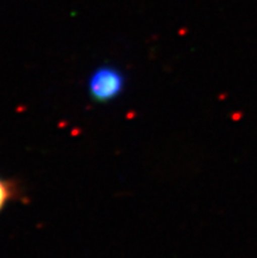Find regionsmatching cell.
Segmentation results:
<instances>
[{
	"instance_id": "obj_1",
	"label": "cell",
	"mask_w": 257,
	"mask_h": 258,
	"mask_svg": "<svg viewBox=\"0 0 257 258\" xmlns=\"http://www.w3.org/2000/svg\"><path fill=\"white\" fill-rule=\"evenodd\" d=\"M125 75L114 66H101L88 79V95L96 102L107 104L124 92Z\"/></svg>"
},
{
	"instance_id": "obj_2",
	"label": "cell",
	"mask_w": 257,
	"mask_h": 258,
	"mask_svg": "<svg viewBox=\"0 0 257 258\" xmlns=\"http://www.w3.org/2000/svg\"><path fill=\"white\" fill-rule=\"evenodd\" d=\"M21 194H23V189L16 180L0 176V213L11 202L20 200Z\"/></svg>"
}]
</instances>
